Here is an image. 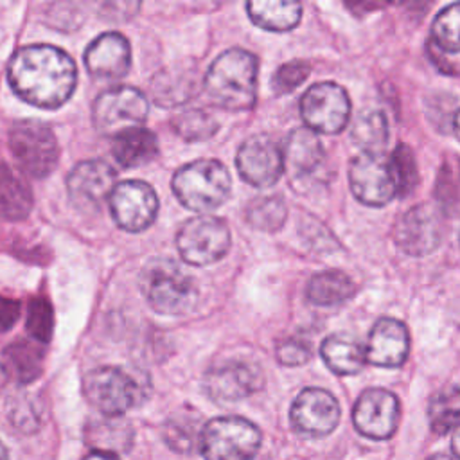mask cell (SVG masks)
Listing matches in <instances>:
<instances>
[{"mask_svg": "<svg viewBox=\"0 0 460 460\" xmlns=\"http://www.w3.org/2000/svg\"><path fill=\"white\" fill-rule=\"evenodd\" d=\"M7 79L25 102L54 110L74 93L77 72L74 59L65 50L52 45H27L13 54Z\"/></svg>", "mask_w": 460, "mask_h": 460, "instance_id": "cell-1", "label": "cell"}, {"mask_svg": "<svg viewBox=\"0 0 460 460\" xmlns=\"http://www.w3.org/2000/svg\"><path fill=\"white\" fill-rule=\"evenodd\" d=\"M257 58L243 49L219 54L208 66L203 86L208 99L225 110L244 111L257 99Z\"/></svg>", "mask_w": 460, "mask_h": 460, "instance_id": "cell-2", "label": "cell"}, {"mask_svg": "<svg viewBox=\"0 0 460 460\" xmlns=\"http://www.w3.org/2000/svg\"><path fill=\"white\" fill-rule=\"evenodd\" d=\"M149 390V383L140 372L126 367H97L84 376L83 392L86 401L108 417H122L138 406Z\"/></svg>", "mask_w": 460, "mask_h": 460, "instance_id": "cell-3", "label": "cell"}, {"mask_svg": "<svg viewBox=\"0 0 460 460\" xmlns=\"http://www.w3.org/2000/svg\"><path fill=\"white\" fill-rule=\"evenodd\" d=\"M140 289L147 304L160 314H185L198 300L192 277L171 259H151L142 268Z\"/></svg>", "mask_w": 460, "mask_h": 460, "instance_id": "cell-4", "label": "cell"}, {"mask_svg": "<svg viewBox=\"0 0 460 460\" xmlns=\"http://www.w3.org/2000/svg\"><path fill=\"white\" fill-rule=\"evenodd\" d=\"M171 185L183 207L194 212H210L226 201L232 180L221 162L201 158L178 169Z\"/></svg>", "mask_w": 460, "mask_h": 460, "instance_id": "cell-5", "label": "cell"}, {"mask_svg": "<svg viewBox=\"0 0 460 460\" xmlns=\"http://www.w3.org/2000/svg\"><path fill=\"white\" fill-rule=\"evenodd\" d=\"M261 447V429L237 415L216 417L199 433L205 460H252Z\"/></svg>", "mask_w": 460, "mask_h": 460, "instance_id": "cell-6", "label": "cell"}, {"mask_svg": "<svg viewBox=\"0 0 460 460\" xmlns=\"http://www.w3.org/2000/svg\"><path fill=\"white\" fill-rule=\"evenodd\" d=\"M7 144L18 169L27 176H49L58 165L59 149L54 133L38 120H16L7 133Z\"/></svg>", "mask_w": 460, "mask_h": 460, "instance_id": "cell-7", "label": "cell"}, {"mask_svg": "<svg viewBox=\"0 0 460 460\" xmlns=\"http://www.w3.org/2000/svg\"><path fill=\"white\" fill-rule=\"evenodd\" d=\"M149 104L144 93L133 86H115L102 92L92 110L93 126L101 135L119 137L138 129L147 119Z\"/></svg>", "mask_w": 460, "mask_h": 460, "instance_id": "cell-8", "label": "cell"}, {"mask_svg": "<svg viewBox=\"0 0 460 460\" xmlns=\"http://www.w3.org/2000/svg\"><path fill=\"white\" fill-rule=\"evenodd\" d=\"M230 230L223 219L198 216L181 225L176 246L181 259L192 266H207L226 255L230 250Z\"/></svg>", "mask_w": 460, "mask_h": 460, "instance_id": "cell-9", "label": "cell"}, {"mask_svg": "<svg viewBox=\"0 0 460 460\" xmlns=\"http://www.w3.org/2000/svg\"><path fill=\"white\" fill-rule=\"evenodd\" d=\"M300 113L314 133H340L349 122L350 101L340 84L323 81L304 92Z\"/></svg>", "mask_w": 460, "mask_h": 460, "instance_id": "cell-10", "label": "cell"}, {"mask_svg": "<svg viewBox=\"0 0 460 460\" xmlns=\"http://www.w3.org/2000/svg\"><path fill=\"white\" fill-rule=\"evenodd\" d=\"M349 181L352 194L370 207H383L397 196L390 158L383 155L361 153L356 156L349 167Z\"/></svg>", "mask_w": 460, "mask_h": 460, "instance_id": "cell-11", "label": "cell"}, {"mask_svg": "<svg viewBox=\"0 0 460 460\" xmlns=\"http://www.w3.org/2000/svg\"><path fill=\"white\" fill-rule=\"evenodd\" d=\"M444 216L437 205L422 203L406 210L395 223L394 239L408 255H428L442 241Z\"/></svg>", "mask_w": 460, "mask_h": 460, "instance_id": "cell-12", "label": "cell"}, {"mask_svg": "<svg viewBox=\"0 0 460 460\" xmlns=\"http://www.w3.org/2000/svg\"><path fill=\"white\" fill-rule=\"evenodd\" d=\"M284 162L280 146L264 133L248 137L235 156L241 178L253 187H271L284 172Z\"/></svg>", "mask_w": 460, "mask_h": 460, "instance_id": "cell-13", "label": "cell"}, {"mask_svg": "<svg viewBox=\"0 0 460 460\" xmlns=\"http://www.w3.org/2000/svg\"><path fill=\"white\" fill-rule=\"evenodd\" d=\"M115 187V171L104 160L79 162L66 176L68 198L81 212H97Z\"/></svg>", "mask_w": 460, "mask_h": 460, "instance_id": "cell-14", "label": "cell"}, {"mask_svg": "<svg viewBox=\"0 0 460 460\" xmlns=\"http://www.w3.org/2000/svg\"><path fill=\"white\" fill-rule=\"evenodd\" d=\"M401 406L395 394L385 388L365 390L352 410L354 428L367 438L386 440L399 424Z\"/></svg>", "mask_w": 460, "mask_h": 460, "instance_id": "cell-15", "label": "cell"}, {"mask_svg": "<svg viewBox=\"0 0 460 460\" xmlns=\"http://www.w3.org/2000/svg\"><path fill=\"white\" fill-rule=\"evenodd\" d=\"M340 404L336 397L323 388L302 390L291 404L289 419L293 428L311 438H320L334 431L340 422Z\"/></svg>", "mask_w": 460, "mask_h": 460, "instance_id": "cell-16", "label": "cell"}, {"mask_svg": "<svg viewBox=\"0 0 460 460\" xmlns=\"http://www.w3.org/2000/svg\"><path fill=\"white\" fill-rule=\"evenodd\" d=\"M110 208L120 228L128 232H142L158 214V198L149 183L128 180L115 187L110 198Z\"/></svg>", "mask_w": 460, "mask_h": 460, "instance_id": "cell-17", "label": "cell"}, {"mask_svg": "<svg viewBox=\"0 0 460 460\" xmlns=\"http://www.w3.org/2000/svg\"><path fill=\"white\" fill-rule=\"evenodd\" d=\"M261 385V368L241 359L219 363L203 377V390L216 402H237L257 392Z\"/></svg>", "mask_w": 460, "mask_h": 460, "instance_id": "cell-18", "label": "cell"}, {"mask_svg": "<svg viewBox=\"0 0 460 460\" xmlns=\"http://www.w3.org/2000/svg\"><path fill=\"white\" fill-rule=\"evenodd\" d=\"M410 352V334L402 322L395 318H379L367 340V361L376 367H401Z\"/></svg>", "mask_w": 460, "mask_h": 460, "instance_id": "cell-19", "label": "cell"}, {"mask_svg": "<svg viewBox=\"0 0 460 460\" xmlns=\"http://www.w3.org/2000/svg\"><path fill=\"white\" fill-rule=\"evenodd\" d=\"M84 65L97 79L115 81L124 77L131 65L128 40L119 32H104L97 36L84 50Z\"/></svg>", "mask_w": 460, "mask_h": 460, "instance_id": "cell-20", "label": "cell"}, {"mask_svg": "<svg viewBox=\"0 0 460 460\" xmlns=\"http://www.w3.org/2000/svg\"><path fill=\"white\" fill-rule=\"evenodd\" d=\"M284 158L288 162L289 172H293L295 178L302 180L322 167L325 151L318 135L313 129L296 128L288 137Z\"/></svg>", "mask_w": 460, "mask_h": 460, "instance_id": "cell-21", "label": "cell"}, {"mask_svg": "<svg viewBox=\"0 0 460 460\" xmlns=\"http://www.w3.org/2000/svg\"><path fill=\"white\" fill-rule=\"evenodd\" d=\"M84 442L93 451L124 453L133 444V428L122 417H95L84 426Z\"/></svg>", "mask_w": 460, "mask_h": 460, "instance_id": "cell-22", "label": "cell"}, {"mask_svg": "<svg viewBox=\"0 0 460 460\" xmlns=\"http://www.w3.org/2000/svg\"><path fill=\"white\" fill-rule=\"evenodd\" d=\"M320 354L325 365L338 376L358 374L367 363L365 347L343 332L327 336L320 347Z\"/></svg>", "mask_w": 460, "mask_h": 460, "instance_id": "cell-23", "label": "cell"}, {"mask_svg": "<svg viewBox=\"0 0 460 460\" xmlns=\"http://www.w3.org/2000/svg\"><path fill=\"white\" fill-rule=\"evenodd\" d=\"M111 153L122 167H140L158 155V140L146 128L131 129L113 138Z\"/></svg>", "mask_w": 460, "mask_h": 460, "instance_id": "cell-24", "label": "cell"}, {"mask_svg": "<svg viewBox=\"0 0 460 460\" xmlns=\"http://www.w3.org/2000/svg\"><path fill=\"white\" fill-rule=\"evenodd\" d=\"M250 20L266 31H291L302 18V5L298 2H271L253 0L246 4Z\"/></svg>", "mask_w": 460, "mask_h": 460, "instance_id": "cell-25", "label": "cell"}, {"mask_svg": "<svg viewBox=\"0 0 460 460\" xmlns=\"http://www.w3.org/2000/svg\"><path fill=\"white\" fill-rule=\"evenodd\" d=\"M356 293V284L343 271L316 273L307 284V298L314 305H336Z\"/></svg>", "mask_w": 460, "mask_h": 460, "instance_id": "cell-26", "label": "cell"}, {"mask_svg": "<svg viewBox=\"0 0 460 460\" xmlns=\"http://www.w3.org/2000/svg\"><path fill=\"white\" fill-rule=\"evenodd\" d=\"M352 140L363 153L381 155L388 142V122L381 110H363L352 124Z\"/></svg>", "mask_w": 460, "mask_h": 460, "instance_id": "cell-27", "label": "cell"}, {"mask_svg": "<svg viewBox=\"0 0 460 460\" xmlns=\"http://www.w3.org/2000/svg\"><path fill=\"white\" fill-rule=\"evenodd\" d=\"M4 368L13 379L31 383L41 372V349L25 340L13 341L4 352Z\"/></svg>", "mask_w": 460, "mask_h": 460, "instance_id": "cell-28", "label": "cell"}, {"mask_svg": "<svg viewBox=\"0 0 460 460\" xmlns=\"http://www.w3.org/2000/svg\"><path fill=\"white\" fill-rule=\"evenodd\" d=\"M428 420L437 435H446L460 426V386L444 388L431 397Z\"/></svg>", "mask_w": 460, "mask_h": 460, "instance_id": "cell-29", "label": "cell"}, {"mask_svg": "<svg viewBox=\"0 0 460 460\" xmlns=\"http://www.w3.org/2000/svg\"><path fill=\"white\" fill-rule=\"evenodd\" d=\"M244 217L257 230L277 232L288 217V207L280 196H262L252 199Z\"/></svg>", "mask_w": 460, "mask_h": 460, "instance_id": "cell-30", "label": "cell"}, {"mask_svg": "<svg viewBox=\"0 0 460 460\" xmlns=\"http://www.w3.org/2000/svg\"><path fill=\"white\" fill-rule=\"evenodd\" d=\"M32 208V194L7 165L2 172V212L7 219H22Z\"/></svg>", "mask_w": 460, "mask_h": 460, "instance_id": "cell-31", "label": "cell"}, {"mask_svg": "<svg viewBox=\"0 0 460 460\" xmlns=\"http://www.w3.org/2000/svg\"><path fill=\"white\" fill-rule=\"evenodd\" d=\"M431 40L444 52H460V2L446 5L431 23Z\"/></svg>", "mask_w": 460, "mask_h": 460, "instance_id": "cell-32", "label": "cell"}, {"mask_svg": "<svg viewBox=\"0 0 460 460\" xmlns=\"http://www.w3.org/2000/svg\"><path fill=\"white\" fill-rule=\"evenodd\" d=\"M171 126L178 137L187 142L210 138L217 131V122L203 110H185L171 119Z\"/></svg>", "mask_w": 460, "mask_h": 460, "instance_id": "cell-33", "label": "cell"}, {"mask_svg": "<svg viewBox=\"0 0 460 460\" xmlns=\"http://www.w3.org/2000/svg\"><path fill=\"white\" fill-rule=\"evenodd\" d=\"M390 165L397 183V196H408L415 189L419 180L413 151L406 144H399L392 151Z\"/></svg>", "mask_w": 460, "mask_h": 460, "instance_id": "cell-34", "label": "cell"}, {"mask_svg": "<svg viewBox=\"0 0 460 460\" xmlns=\"http://www.w3.org/2000/svg\"><path fill=\"white\" fill-rule=\"evenodd\" d=\"M54 327V316H52V307L47 298H32L29 304V318H27V329L31 336L41 343L50 340Z\"/></svg>", "mask_w": 460, "mask_h": 460, "instance_id": "cell-35", "label": "cell"}, {"mask_svg": "<svg viewBox=\"0 0 460 460\" xmlns=\"http://www.w3.org/2000/svg\"><path fill=\"white\" fill-rule=\"evenodd\" d=\"M309 63L302 61V59H295L289 63H284L273 75L271 86L277 93H288L293 92L298 84H302L305 81V77L309 75Z\"/></svg>", "mask_w": 460, "mask_h": 460, "instance_id": "cell-36", "label": "cell"}, {"mask_svg": "<svg viewBox=\"0 0 460 460\" xmlns=\"http://www.w3.org/2000/svg\"><path fill=\"white\" fill-rule=\"evenodd\" d=\"M277 358L282 365L296 367L307 363L311 358V347L302 338H286L277 345Z\"/></svg>", "mask_w": 460, "mask_h": 460, "instance_id": "cell-37", "label": "cell"}, {"mask_svg": "<svg viewBox=\"0 0 460 460\" xmlns=\"http://www.w3.org/2000/svg\"><path fill=\"white\" fill-rule=\"evenodd\" d=\"M165 442L176 449V451H189L192 447V440H194V431H192V424L189 422H178V420H169L165 426Z\"/></svg>", "mask_w": 460, "mask_h": 460, "instance_id": "cell-38", "label": "cell"}, {"mask_svg": "<svg viewBox=\"0 0 460 460\" xmlns=\"http://www.w3.org/2000/svg\"><path fill=\"white\" fill-rule=\"evenodd\" d=\"M16 316H18V302L16 300H4V304H2V325H4L5 331L16 320Z\"/></svg>", "mask_w": 460, "mask_h": 460, "instance_id": "cell-39", "label": "cell"}, {"mask_svg": "<svg viewBox=\"0 0 460 460\" xmlns=\"http://www.w3.org/2000/svg\"><path fill=\"white\" fill-rule=\"evenodd\" d=\"M83 460H120L115 453H104V451H92Z\"/></svg>", "mask_w": 460, "mask_h": 460, "instance_id": "cell-40", "label": "cell"}, {"mask_svg": "<svg viewBox=\"0 0 460 460\" xmlns=\"http://www.w3.org/2000/svg\"><path fill=\"white\" fill-rule=\"evenodd\" d=\"M451 451L456 460H460V426L451 435Z\"/></svg>", "mask_w": 460, "mask_h": 460, "instance_id": "cell-41", "label": "cell"}, {"mask_svg": "<svg viewBox=\"0 0 460 460\" xmlns=\"http://www.w3.org/2000/svg\"><path fill=\"white\" fill-rule=\"evenodd\" d=\"M453 131H455V137L460 140V110L453 115Z\"/></svg>", "mask_w": 460, "mask_h": 460, "instance_id": "cell-42", "label": "cell"}, {"mask_svg": "<svg viewBox=\"0 0 460 460\" xmlns=\"http://www.w3.org/2000/svg\"><path fill=\"white\" fill-rule=\"evenodd\" d=\"M428 460H453L451 456H447V455H442V453H438V455H433V456H429Z\"/></svg>", "mask_w": 460, "mask_h": 460, "instance_id": "cell-43", "label": "cell"}]
</instances>
